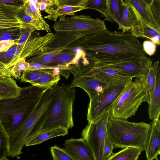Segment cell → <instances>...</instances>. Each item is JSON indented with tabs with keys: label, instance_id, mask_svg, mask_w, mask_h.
Masks as SVG:
<instances>
[{
	"label": "cell",
	"instance_id": "7402d4cb",
	"mask_svg": "<svg viewBox=\"0 0 160 160\" xmlns=\"http://www.w3.org/2000/svg\"><path fill=\"white\" fill-rule=\"evenodd\" d=\"M68 130L61 127H59L41 133H37L28 140L26 147L39 144L50 138L59 136H64L68 134Z\"/></svg>",
	"mask_w": 160,
	"mask_h": 160
},
{
	"label": "cell",
	"instance_id": "7a4b0ae2",
	"mask_svg": "<svg viewBox=\"0 0 160 160\" xmlns=\"http://www.w3.org/2000/svg\"><path fill=\"white\" fill-rule=\"evenodd\" d=\"M45 88L32 85L21 88L17 97L0 99V122L8 137L28 117Z\"/></svg>",
	"mask_w": 160,
	"mask_h": 160
},
{
	"label": "cell",
	"instance_id": "484cf974",
	"mask_svg": "<svg viewBox=\"0 0 160 160\" xmlns=\"http://www.w3.org/2000/svg\"><path fill=\"white\" fill-rule=\"evenodd\" d=\"M159 66L160 62L158 60L155 61L152 64L146 75L145 93L143 102H147L148 104L150 102L151 95L155 87L156 71Z\"/></svg>",
	"mask_w": 160,
	"mask_h": 160
},
{
	"label": "cell",
	"instance_id": "d590c367",
	"mask_svg": "<svg viewBox=\"0 0 160 160\" xmlns=\"http://www.w3.org/2000/svg\"><path fill=\"white\" fill-rule=\"evenodd\" d=\"M38 3L40 10L44 11L49 15L52 14L58 7L56 0H38Z\"/></svg>",
	"mask_w": 160,
	"mask_h": 160
},
{
	"label": "cell",
	"instance_id": "cb8c5ba5",
	"mask_svg": "<svg viewBox=\"0 0 160 160\" xmlns=\"http://www.w3.org/2000/svg\"><path fill=\"white\" fill-rule=\"evenodd\" d=\"M79 60L76 57L75 49L68 47V48L55 57L48 64V66L65 65L77 66Z\"/></svg>",
	"mask_w": 160,
	"mask_h": 160
},
{
	"label": "cell",
	"instance_id": "4fadbf2b",
	"mask_svg": "<svg viewBox=\"0 0 160 160\" xmlns=\"http://www.w3.org/2000/svg\"><path fill=\"white\" fill-rule=\"evenodd\" d=\"M152 63V59L147 57L113 64H89L121 71L133 78L146 75Z\"/></svg>",
	"mask_w": 160,
	"mask_h": 160
},
{
	"label": "cell",
	"instance_id": "d4e9b609",
	"mask_svg": "<svg viewBox=\"0 0 160 160\" xmlns=\"http://www.w3.org/2000/svg\"><path fill=\"white\" fill-rule=\"evenodd\" d=\"M125 3L123 0H107L108 17L112 22L115 21L118 26L121 22Z\"/></svg>",
	"mask_w": 160,
	"mask_h": 160
},
{
	"label": "cell",
	"instance_id": "836d02e7",
	"mask_svg": "<svg viewBox=\"0 0 160 160\" xmlns=\"http://www.w3.org/2000/svg\"><path fill=\"white\" fill-rule=\"evenodd\" d=\"M30 67L29 63L25 59L18 60L12 68V77L16 79H21V72L28 70Z\"/></svg>",
	"mask_w": 160,
	"mask_h": 160
},
{
	"label": "cell",
	"instance_id": "ac0fdd59",
	"mask_svg": "<svg viewBox=\"0 0 160 160\" xmlns=\"http://www.w3.org/2000/svg\"><path fill=\"white\" fill-rule=\"evenodd\" d=\"M125 5L122 15L121 22L118 29L123 32L130 31L138 24L141 21L139 16L134 8L128 0H125Z\"/></svg>",
	"mask_w": 160,
	"mask_h": 160
},
{
	"label": "cell",
	"instance_id": "f6af8a7d",
	"mask_svg": "<svg viewBox=\"0 0 160 160\" xmlns=\"http://www.w3.org/2000/svg\"><path fill=\"white\" fill-rule=\"evenodd\" d=\"M138 157H135V158L132 159L131 160H138Z\"/></svg>",
	"mask_w": 160,
	"mask_h": 160
},
{
	"label": "cell",
	"instance_id": "f546056e",
	"mask_svg": "<svg viewBox=\"0 0 160 160\" xmlns=\"http://www.w3.org/2000/svg\"><path fill=\"white\" fill-rule=\"evenodd\" d=\"M86 9H93L98 11L105 18L104 20L112 22L108 15L107 0H90L85 5Z\"/></svg>",
	"mask_w": 160,
	"mask_h": 160
},
{
	"label": "cell",
	"instance_id": "44dd1931",
	"mask_svg": "<svg viewBox=\"0 0 160 160\" xmlns=\"http://www.w3.org/2000/svg\"><path fill=\"white\" fill-rule=\"evenodd\" d=\"M21 90L11 78L0 77V99L16 98L19 95Z\"/></svg>",
	"mask_w": 160,
	"mask_h": 160
},
{
	"label": "cell",
	"instance_id": "4316f807",
	"mask_svg": "<svg viewBox=\"0 0 160 160\" xmlns=\"http://www.w3.org/2000/svg\"><path fill=\"white\" fill-rule=\"evenodd\" d=\"M142 151L133 147H127L116 153H112L107 160H131L139 157Z\"/></svg>",
	"mask_w": 160,
	"mask_h": 160
},
{
	"label": "cell",
	"instance_id": "6da1fadb",
	"mask_svg": "<svg viewBox=\"0 0 160 160\" xmlns=\"http://www.w3.org/2000/svg\"><path fill=\"white\" fill-rule=\"evenodd\" d=\"M68 47L81 49L88 64H113L147 58L142 45L129 32L106 29L98 33L85 36Z\"/></svg>",
	"mask_w": 160,
	"mask_h": 160
},
{
	"label": "cell",
	"instance_id": "ffe728a7",
	"mask_svg": "<svg viewBox=\"0 0 160 160\" xmlns=\"http://www.w3.org/2000/svg\"><path fill=\"white\" fill-rule=\"evenodd\" d=\"M134 36L150 40L156 45L160 44V31L153 28L140 21L138 25L130 30Z\"/></svg>",
	"mask_w": 160,
	"mask_h": 160
},
{
	"label": "cell",
	"instance_id": "ab89813d",
	"mask_svg": "<svg viewBox=\"0 0 160 160\" xmlns=\"http://www.w3.org/2000/svg\"><path fill=\"white\" fill-rule=\"evenodd\" d=\"M143 50L146 53L152 56L155 52L156 50V45L150 40L144 41L142 45Z\"/></svg>",
	"mask_w": 160,
	"mask_h": 160
},
{
	"label": "cell",
	"instance_id": "603a6c76",
	"mask_svg": "<svg viewBox=\"0 0 160 160\" xmlns=\"http://www.w3.org/2000/svg\"><path fill=\"white\" fill-rule=\"evenodd\" d=\"M23 10L25 13L38 21L48 33L51 32L49 25L45 21L41 14L38 3V0H23Z\"/></svg>",
	"mask_w": 160,
	"mask_h": 160
},
{
	"label": "cell",
	"instance_id": "9c48e42d",
	"mask_svg": "<svg viewBox=\"0 0 160 160\" xmlns=\"http://www.w3.org/2000/svg\"><path fill=\"white\" fill-rule=\"evenodd\" d=\"M128 83L109 84L102 92L90 100L87 114L88 122H93L104 113L110 111Z\"/></svg>",
	"mask_w": 160,
	"mask_h": 160
},
{
	"label": "cell",
	"instance_id": "7dc6e473",
	"mask_svg": "<svg viewBox=\"0 0 160 160\" xmlns=\"http://www.w3.org/2000/svg\"></svg>",
	"mask_w": 160,
	"mask_h": 160
},
{
	"label": "cell",
	"instance_id": "1f68e13d",
	"mask_svg": "<svg viewBox=\"0 0 160 160\" xmlns=\"http://www.w3.org/2000/svg\"><path fill=\"white\" fill-rule=\"evenodd\" d=\"M23 9L22 4L20 5H8L0 2V15L18 16Z\"/></svg>",
	"mask_w": 160,
	"mask_h": 160
},
{
	"label": "cell",
	"instance_id": "f35d334b",
	"mask_svg": "<svg viewBox=\"0 0 160 160\" xmlns=\"http://www.w3.org/2000/svg\"><path fill=\"white\" fill-rule=\"evenodd\" d=\"M113 145L108 136L106 137L103 152V159L107 160L112 154Z\"/></svg>",
	"mask_w": 160,
	"mask_h": 160
},
{
	"label": "cell",
	"instance_id": "e0dca14e",
	"mask_svg": "<svg viewBox=\"0 0 160 160\" xmlns=\"http://www.w3.org/2000/svg\"><path fill=\"white\" fill-rule=\"evenodd\" d=\"M159 118L153 121L149 137L144 150L147 160H153L160 153Z\"/></svg>",
	"mask_w": 160,
	"mask_h": 160
},
{
	"label": "cell",
	"instance_id": "74e56055",
	"mask_svg": "<svg viewBox=\"0 0 160 160\" xmlns=\"http://www.w3.org/2000/svg\"><path fill=\"white\" fill-rule=\"evenodd\" d=\"M36 30L33 27L20 29L19 37L15 42V44H21L24 43L31 37L32 33Z\"/></svg>",
	"mask_w": 160,
	"mask_h": 160
},
{
	"label": "cell",
	"instance_id": "d6986e66",
	"mask_svg": "<svg viewBox=\"0 0 160 160\" xmlns=\"http://www.w3.org/2000/svg\"><path fill=\"white\" fill-rule=\"evenodd\" d=\"M148 112L150 119L153 121L159 118L160 114V66L156 74L155 83L152 93Z\"/></svg>",
	"mask_w": 160,
	"mask_h": 160
},
{
	"label": "cell",
	"instance_id": "83f0119b",
	"mask_svg": "<svg viewBox=\"0 0 160 160\" xmlns=\"http://www.w3.org/2000/svg\"><path fill=\"white\" fill-rule=\"evenodd\" d=\"M60 74L55 75L51 73L43 76L38 80L30 83L32 86L46 88L58 84L60 79Z\"/></svg>",
	"mask_w": 160,
	"mask_h": 160
},
{
	"label": "cell",
	"instance_id": "5bb4252c",
	"mask_svg": "<svg viewBox=\"0 0 160 160\" xmlns=\"http://www.w3.org/2000/svg\"><path fill=\"white\" fill-rule=\"evenodd\" d=\"M109 85L91 75H78L72 81L70 87L72 88H79L82 89L87 93L90 100Z\"/></svg>",
	"mask_w": 160,
	"mask_h": 160
},
{
	"label": "cell",
	"instance_id": "60d3db41",
	"mask_svg": "<svg viewBox=\"0 0 160 160\" xmlns=\"http://www.w3.org/2000/svg\"><path fill=\"white\" fill-rule=\"evenodd\" d=\"M12 77V68H8L0 61V77L11 78Z\"/></svg>",
	"mask_w": 160,
	"mask_h": 160
},
{
	"label": "cell",
	"instance_id": "e575fe53",
	"mask_svg": "<svg viewBox=\"0 0 160 160\" xmlns=\"http://www.w3.org/2000/svg\"><path fill=\"white\" fill-rule=\"evenodd\" d=\"M53 160H75L63 148L55 145L50 148Z\"/></svg>",
	"mask_w": 160,
	"mask_h": 160
},
{
	"label": "cell",
	"instance_id": "277c9868",
	"mask_svg": "<svg viewBox=\"0 0 160 160\" xmlns=\"http://www.w3.org/2000/svg\"><path fill=\"white\" fill-rule=\"evenodd\" d=\"M60 86L56 84L44 89L34 110L15 132L9 138L11 144L22 149L29 138L37 132L39 126L50 110L58 93Z\"/></svg>",
	"mask_w": 160,
	"mask_h": 160
},
{
	"label": "cell",
	"instance_id": "f1b7e54d",
	"mask_svg": "<svg viewBox=\"0 0 160 160\" xmlns=\"http://www.w3.org/2000/svg\"><path fill=\"white\" fill-rule=\"evenodd\" d=\"M52 70H32L23 71L21 76V82L31 83L42 76L52 73Z\"/></svg>",
	"mask_w": 160,
	"mask_h": 160
},
{
	"label": "cell",
	"instance_id": "8fae6325",
	"mask_svg": "<svg viewBox=\"0 0 160 160\" xmlns=\"http://www.w3.org/2000/svg\"><path fill=\"white\" fill-rule=\"evenodd\" d=\"M137 12L140 21L160 31V0H128Z\"/></svg>",
	"mask_w": 160,
	"mask_h": 160
},
{
	"label": "cell",
	"instance_id": "8992f818",
	"mask_svg": "<svg viewBox=\"0 0 160 160\" xmlns=\"http://www.w3.org/2000/svg\"><path fill=\"white\" fill-rule=\"evenodd\" d=\"M146 75L136 78L126 86L110 112L115 118L127 120L135 115L145 96Z\"/></svg>",
	"mask_w": 160,
	"mask_h": 160
},
{
	"label": "cell",
	"instance_id": "7c38bea8",
	"mask_svg": "<svg viewBox=\"0 0 160 160\" xmlns=\"http://www.w3.org/2000/svg\"><path fill=\"white\" fill-rule=\"evenodd\" d=\"M78 75H90L95 76L108 84L129 83L132 78L128 74L118 70L93 66L90 64H78Z\"/></svg>",
	"mask_w": 160,
	"mask_h": 160
},
{
	"label": "cell",
	"instance_id": "30bf717a",
	"mask_svg": "<svg viewBox=\"0 0 160 160\" xmlns=\"http://www.w3.org/2000/svg\"><path fill=\"white\" fill-rule=\"evenodd\" d=\"M109 111L94 121L88 122L81 135L92 149L96 160H103V152L107 135V126Z\"/></svg>",
	"mask_w": 160,
	"mask_h": 160
},
{
	"label": "cell",
	"instance_id": "7bdbcfd3",
	"mask_svg": "<svg viewBox=\"0 0 160 160\" xmlns=\"http://www.w3.org/2000/svg\"><path fill=\"white\" fill-rule=\"evenodd\" d=\"M0 2L8 5H20L23 3V0H0Z\"/></svg>",
	"mask_w": 160,
	"mask_h": 160
},
{
	"label": "cell",
	"instance_id": "d6a6232c",
	"mask_svg": "<svg viewBox=\"0 0 160 160\" xmlns=\"http://www.w3.org/2000/svg\"><path fill=\"white\" fill-rule=\"evenodd\" d=\"M30 27H33L22 22L18 17L10 21L0 22V31L13 28L21 29Z\"/></svg>",
	"mask_w": 160,
	"mask_h": 160
},
{
	"label": "cell",
	"instance_id": "b9f144b4",
	"mask_svg": "<svg viewBox=\"0 0 160 160\" xmlns=\"http://www.w3.org/2000/svg\"><path fill=\"white\" fill-rule=\"evenodd\" d=\"M15 41L13 40L0 41V52L7 51L15 44Z\"/></svg>",
	"mask_w": 160,
	"mask_h": 160
},
{
	"label": "cell",
	"instance_id": "ba28073f",
	"mask_svg": "<svg viewBox=\"0 0 160 160\" xmlns=\"http://www.w3.org/2000/svg\"><path fill=\"white\" fill-rule=\"evenodd\" d=\"M104 21L93 18L90 15H76L68 17L63 16L60 17L53 28L56 32L89 36L107 29Z\"/></svg>",
	"mask_w": 160,
	"mask_h": 160
},
{
	"label": "cell",
	"instance_id": "2e32d148",
	"mask_svg": "<svg viewBox=\"0 0 160 160\" xmlns=\"http://www.w3.org/2000/svg\"><path fill=\"white\" fill-rule=\"evenodd\" d=\"M90 0H56L57 8L52 14L45 16L44 18L56 22L59 17L74 15L76 12L86 9L85 5Z\"/></svg>",
	"mask_w": 160,
	"mask_h": 160
},
{
	"label": "cell",
	"instance_id": "bcb514c9",
	"mask_svg": "<svg viewBox=\"0 0 160 160\" xmlns=\"http://www.w3.org/2000/svg\"><path fill=\"white\" fill-rule=\"evenodd\" d=\"M155 160H159V158H158L157 157H156V158H155Z\"/></svg>",
	"mask_w": 160,
	"mask_h": 160
},
{
	"label": "cell",
	"instance_id": "8d00e7d4",
	"mask_svg": "<svg viewBox=\"0 0 160 160\" xmlns=\"http://www.w3.org/2000/svg\"><path fill=\"white\" fill-rule=\"evenodd\" d=\"M20 29L13 28L0 31V41L17 40L19 37Z\"/></svg>",
	"mask_w": 160,
	"mask_h": 160
},
{
	"label": "cell",
	"instance_id": "5b68a950",
	"mask_svg": "<svg viewBox=\"0 0 160 160\" xmlns=\"http://www.w3.org/2000/svg\"><path fill=\"white\" fill-rule=\"evenodd\" d=\"M75 95V89L64 83L62 84L52 107L35 134L59 127L68 130L72 128L74 126L73 111Z\"/></svg>",
	"mask_w": 160,
	"mask_h": 160
},
{
	"label": "cell",
	"instance_id": "3957f363",
	"mask_svg": "<svg viewBox=\"0 0 160 160\" xmlns=\"http://www.w3.org/2000/svg\"><path fill=\"white\" fill-rule=\"evenodd\" d=\"M151 124L132 122L117 118L109 113L107 133L114 148L133 147L144 150L148 139Z\"/></svg>",
	"mask_w": 160,
	"mask_h": 160
},
{
	"label": "cell",
	"instance_id": "ee69618b",
	"mask_svg": "<svg viewBox=\"0 0 160 160\" xmlns=\"http://www.w3.org/2000/svg\"><path fill=\"white\" fill-rule=\"evenodd\" d=\"M18 17L14 16L12 17L6 16L5 15H0V22H2L8 21L12 20Z\"/></svg>",
	"mask_w": 160,
	"mask_h": 160
},
{
	"label": "cell",
	"instance_id": "9a60e30c",
	"mask_svg": "<svg viewBox=\"0 0 160 160\" xmlns=\"http://www.w3.org/2000/svg\"><path fill=\"white\" fill-rule=\"evenodd\" d=\"M64 149L75 160H96L91 147L83 138L65 141Z\"/></svg>",
	"mask_w": 160,
	"mask_h": 160
},
{
	"label": "cell",
	"instance_id": "52a82bcc",
	"mask_svg": "<svg viewBox=\"0 0 160 160\" xmlns=\"http://www.w3.org/2000/svg\"><path fill=\"white\" fill-rule=\"evenodd\" d=\"M54 36L52 32L41 36H34L24 43L14 44L6 52H0V61L7 68H12L19 59L40 54Z\"/></svg>",
	"mask_w": 160,
	"mask_h": 160
},
{
	"label": "cell",
	"instance_id": "4dcf8cb0",
	"mask_svg": "<svg viewBox=\"0 0 160 160\" xmlns=\"http://www.w3.org/2000/svg\"><path fill=\"white\" fill-rule=\"evenodd\" d=\"M8 136L0 122V160H9L7 158Z\"/></svg>",
	"mask_w": 160,
	"mask_h": 160
}]
</instances>
